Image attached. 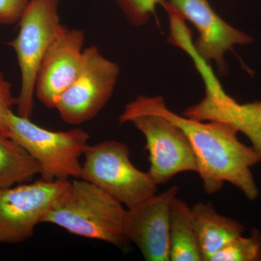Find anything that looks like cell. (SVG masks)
<instances>
[{
	"label": "cell",
	"instance_id": "cell-12",
	"mask_svg": "<svg viewBox=\"0 0 261 261\" xmlns=\"http://www.w3.org/2000/svg\"><path fill=\"white\" fill-rule=\"evenodd\" d=\"M168 3L194 24L199 32V38L194 43L196 50L206 61H216L220 71H226L224 58L226 51L237 44L252 42L250 36L220 18L207 0H169Z\"/></svg>",
	"mask_w": 261,
	"mask_h": 261
},
{
	"label": "cell",
	"instance_id": "cell-11",
	"mask_svg": "<svg viewBox=\"0 0 261 261\" xmlns=\"http://www.w3.org/2000/svg\"><path fill=\"white\" fill-rule=\"evenodd\" d=\"M84 34L62 25L43 57L38 70L35 95L48 108H56L73 83L83 60Z\"/></svg>",
	"mask_w": 261,
	"mask_h": 261
},
{
	"label": "cell",
	"instance_id": "cell-7",
	"mask_svg": "<svg viewBox=\"0 0 261 261\" xmlns=\"http://www.w3.org/2000/svg\"><path fill=\"white\" fill-rule=\"evenodd\" d=\"M120 123H132L145 137L148 172L159 186L178 173L198 172L195 152L187 135L173 122L152 113H122Z\"/></svg>",
	"mask_w": 261,
	"mask_h": 261
},
{
	"label": "cell",
	"instance_id": "cell-17",
	"mask_svg": "<svg viewBox=\"0 0 261 261\" xmlns=\"http://www.w3.org/2000/svg\"><path fill=\"white\" fill-rule=\"evenodd\" d=\"M121 8L135 25H144L155 13L158 5H164L166 0H118Z\"/></svg>",
	"mask_w": 261,
	"mask_h": 261
},
{
	"label": "cell",
	"instance_id": "cell-13",
	"mask_svg": "<svg viewBox=\"0 0 261 261\" xmlns=\"http://www.w3.org/2000/svg\"><path fill=\"white\" fill-rule=\"evenodd\" d=\"M191 212L203 261H210L221 247L246 230L241 223L218 214L211 202H197Z\"/></svg>",
	"mask_w": 261,
	"mask_h": 261
},
{
	"label": "cell",
	"instance_id": "cell-3",
	"mask_svg": "<svg viewBox=\"0 0 261 261\" xmlns=\"http://www.w3.org/2000/svg\"><path fill=\"white\" fill-rule=\"evenodd\" d=\"M8 126L10 138L39 165L42 179L80 178V159L89 145L88 132L81 128L60 132L46 129L13 111L8 114Z\"/></svg>",
	"mask_w": 261,
	"mask_h": 261
},
{
	"label": "cell",
	"instance_id": "cell-20",
	"mask_svg": "<svg viewBox=\"0 0 261 261\" xmlns=\"http://www.w3.org/2000/svg\"><path fill=\"white\" fill-rule=\"evenodd\" d=\"M252 231L255 233L257 241H258L259 246H260V255H259L258 261H261V232L258 229H256V228H254L253 230H252Z\"/></svg>",
	"mask_w": 261,
	"mask_h": 261
},
{
	"label": "cell",
	"instance_id": "cell-4",
	"mask_svg": "<svg viewBox=\"0 0 261 261\" xmlns=\"http://www.w3.org/2000/svg\"><path fill=\"white\" fill-rule=\"evenodd\" d=\"M80 178L93 184L122 205L132 208L157 194L148 171L136 168L128 146L116 140L89 145L84 154Z\"/></svg>",
	"mask_w": 261,
	"mask_h": 261
},
{
	"label": "cell",
	"instance_id": "cell-10",
	"mask_svg": "<svg viewBox=\"0 0 261 261\" xmlns=\"http://www.w3.org/2000/svg\"><path fill=\"white\" fill-rule=\"evenodd\" d=\"M205 87L200 102L187 108L183 116L197 121L224 122L246 136L261 157V102L241 104L226 94L211 65L199 69Z\"/></svg>",
	"mask_w": 261,
	"mask_h": 261
},
{
	"label": "cell",
	"instance_id": "cell-16",
	"mask_svg": "<svg viewBox=\"0 0 261 261\" xmlns=\"http://www.w3.org/2000/svg\"><path fill=\"white\" fill-rule=\"evenodd\" d=\"M260 246L255 233L233 239L214 254L210 261H258Z\"/></svg>",
	"mask_w": 261,
	"mask_h": 261
},
{
	"label": "cell",
	"instance_id": "cell-5",
	"mask_svg": "<svg viewBox=\"0 0 261 261\" xmlns=\"http://www.w3.org/2000/svg\"><path fill=\"white\" fill-rule=\"evenodd\" d=\"M58 4L59 0H29L18 21V36L9 42L16 54L20 71V90L16 103L19 116H32L38 70L63 25Z\"/></svg>",
	"mask_w": 261,
	"mask_h": 261
},
{
	"label": "cell",
	"instance_id": "cell-1",
	"mask_svg": "<svg viewBox=\"0 0 261 261\" xmlns=\"http://www.w3.org/2000/svg\"><path fill=\"white\" fill-rule=\"evenodd\" d=\"M123 113H152L169 120L179 127L190 140L195 152L198 173L206 193L214 195L225 182L239 189L249 200H255L259 190L251 168L261 162L252 146L238 139L239 132L224 122L204 121L179 116L166 107L162 97L138 96L128 102Z\"/></svg>",
	"mask_w": 261,
	"mask_h": 261
},
{
	"label": "cell",
	"instance_id": "cell-2",
	"mask_svg": "<svg viewBox=\"0 0 261 261\" xmlns=\"http://www.w3.org/2000/svg\"><path fill=\"white\" fill-rule=\"evenodd\" d=\"M126 209L96 185L75 178L42 224L56 225L75 236L124 250L130 243L124 233Z\"/></svg>",
	"mask_w": 261,
	"mask_h": 261
},
{
	"label": "cell",
	"instance_id": "cell-9",
	"mask_svg": "<svg viewBox=\"0 0 261 261\" xmlns=\"http://www.w3.org/2000/svg\"><path fill=\"white\" fill-rule=\"evenodd\" d=\"M176 185L163 193L126 209L125 236L135 244L147 261H170V224L173 201L178 196Z\"/></svg>",
	"mask_w": 261,
	"mask_h": 261
},
{
	"label": "cell",
	"instance_id": "cell-6",
	"mask_svg": "<svg viewBox=\"0 0 261 261\" xmlns=\"http://www.w3.org/2000/svg\"><path fill=\"white\" fill-rule=\"evenodd\" d=\"M69 180L23 183L0 189V245L24 243L69 187Z\"/></svg>",
	"mask_w": 261,
	"mask_h": 261
},
{
	"label": "cell",
	"instance_id": "cell-19",
	"mask_svg": "<svg viewBox=\"0 0 261 261\" xmlns=\"http://www.w3.org/2000/svg\"><path fill=\"white\" fill-rule=\"evenodd\" d=\"M29 0H0V24L18 23Z\"/></svg>",
	"mask_w": 261,
	"mask_h": 261
},
{
	"label": "cell",
	"instance_id": "cell-18",
	"mask_svg": "<svg viewBox=\"0 0 261 261\" xmlns=\"http://www.w3.org/2000/svg\"><path fill=\"white\" fill-rule=\"evenodd\" d=\"M17 98L12 92V86L5 80L4 75L0 72V134L10 137L8 126V117L12 108L16 106Z\"/></svg>",
	"mask_w": 261,
	"mask_h": 261
},
{
	"label": "cell",
	"instance_id": "cell-8",
	"mask_svg": "<svg viewBox=\"0 0 261 261\" xmlns=\"http://www.w3.org/2000/svg\"><path fill=\"white\" fill-rule=\"evenodd\" d=\"M119 67L94 46L84 49L76 78L62 94L56 108L68 124H82L93 119L109 102L116 88Z\"/></svg>",
	"mask_w": 261,
	"mask_h": 261
},
{
	"label": "cell",
	"instance_id": "cell-14",
	"mask_svg": "<svg viewBox=\"0 0 261 261\" xmlns=\"http://www.w3.org/2000/svg\"><path fill=\"white\" fill-rule=\"evenodd\" d=\"M170 260L203 261L191 207L178 196L173 200L171 207Z\"/></svg>",
	"mask_w": 261,
	"mask_h": 261
},
{
	"label": "cell",
	"instance_id": "cell-15",
	"mask_svg": "<svg viewBox=\"0 0 261 261\" xmlns=\"http://www.w3.org/2000/svg\"><path fill=\"white\" fill-rule=\"evenodd\" d=\"M40 173L39 165L22 146L0 134V189L25 183Z\"/></svg>",
	"mask_w": 261,
	"mask_h": 261
}]
</instances>
